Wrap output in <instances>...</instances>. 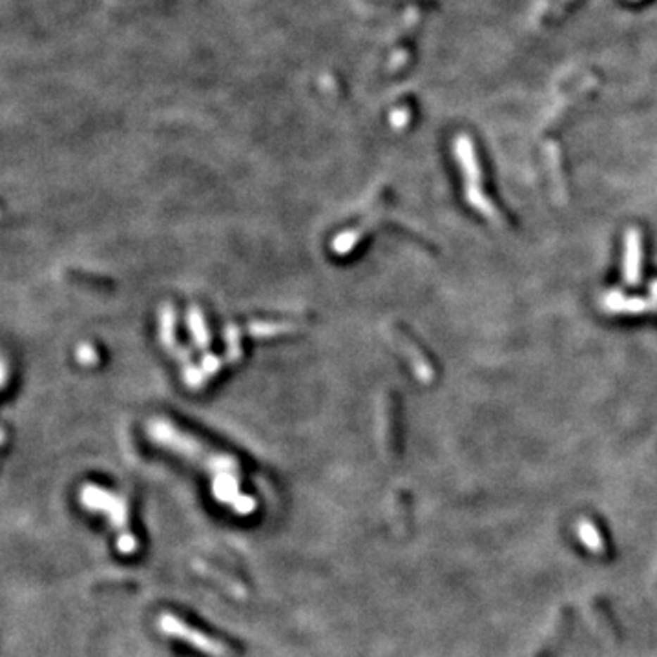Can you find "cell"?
Wrapping results in <instances>:
<instances>
[{"mask_svg": "<svg viewBox=\"0 0 657 657\" xmlns=\"http://www.w3.org/2000/svg\"><path fill=\"white\" fill-rule=\"evenodd\" d=\"M643 270V237L637 228H628L625 234L622 277L628 287L639 285Z\"/></svg>", "mask_w": 657, "mask_h": 657, "instance_id": "obj_5", "label": "cell"}, {"mask_svg": "<svg viewBox=\"0 0 657 657\" xmlns=\"http://www.w3.org/2000/svg\"><path fill=\"white\" fill-rule=\"evenodd\" d=\"M157 630L161 632V634L168 635V637H172V639L183 641L184 644L196 649L197 652L206 653V656H211V657L232 656V649H230L225 641L215 639V637H212L211 634L197 630L196 626L188 625L187 621H183L181 617L174 615V613L165 612L157 617Z\"/></svg>", "mask_w": 657, "mask_h": 657, "instance_id": "obj_4", "label": "cell"}, {"mask_svg": "<svg viewBox=\"0 0 657 657\" xmlns=\"http://www.w3.org/2000/svg\"><path fill=\"white\" fill-rule=\"evenodd\" d=\"M604 308L617 314H643L656 311L657 300H643V298H626L622 292L610 291L604 296Z\"/></svg>", "mask_w": 657, "mask_h": 657, "instance_id": "obj_6", "label": "cell"}, {"mask_svg": "<svg viewBox=\"0 0 657 657\" xmlns=\"http://www.w3.org/2000/svg\"><path fill=\"white\" fill-rule=\"evenodd\" d=\"M396 342L400 344V347H402V349H406L403 353L407 354V358H409L413 363H415V371H416V375L420 376L422 382H430L431 376H433V371H431V367H430V363H427V360H425V358L422 356L420 353H418V349H416L415 345L407 344L403 338H396Z\"/></svg>", "mask_w": 657, "mask_h": 657, "instance_id": "obj_7", "label": "cell"}, {"mask_svg": "<svg viewBox=\"0 0 657 657\" xmlns=\"http://www.w3.org/2000/svg\"><path fill=\"white\" fill-rule=\"evenodd\" d=\"M81 504L86 510L104 517L115 537V548L121 553L132 555L137 551L139 541L130 527L128 504L121 495L110 492L97 484H85L79 493Z\"/></svg>", "mask_w": 657, "mask_h": 657, "instance_id": "obj_2", "label": "cell"}, {"mask_svg": "<svg viewBox=\"0 0 657 657\" xmlns=\"http://www.w3.org/2000/svg\"><path fill=\"white\" fill-rule=\"evenodd\" d=\"M455 152L458 165H461L462 175H464V196L465 201L470 203L471 208L479 212V214L486 215L493 223H501V214L492 203V199L484 194V188L480 184L482 181V174H480L479 159L475 154L473 143L470 137L461 135L456 139L455 143Z\"/></svg>", "mask_w": 657, "mask_h": 657, "instance_id": "obj_3", "label": "cell"}, {"mask_svg": "<svg viewBox=\"0 0 657 657\" xmlns=\"http://www.w3.org/2000/svg\"><path fill=\"white\" fill-rule=\"evenodd\" d=\"M148 433L154 442L199 465L208 475L212 495L219 504L227 506L239 517L254 513L256 501L243 489L242 470L236 458L218 451L165 418H154L148 424Z\"/></svg>", "mask_w": 657, "mask_h": 657, "instance_id": "obj_1", "label": "cell"}, {"mask_svg": "<svg viewBox=\"0 0 657 657\" xmlns=\"http://www.w3.org/2000/svg\"><path fill=\"white\" fill-rule=\"evenodd\" d=\"M650 294H652L653 300H657V280L650 283Z\"/></svg>", "mask_w": 657, "mask_h": 657, "instance_id": "obj_8", "label": "cell"}]
</instances>
